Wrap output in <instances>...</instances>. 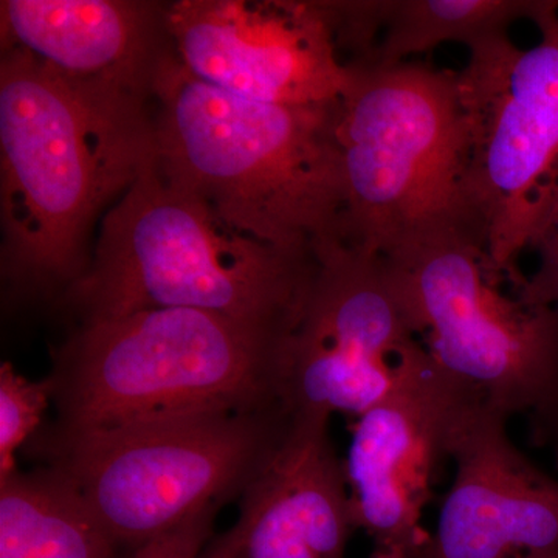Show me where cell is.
Returning a JSON list of instances; mask_svg holds the SVG:
<instances>
[{
	"mask_svg": "<svg viewBox=\"0 0 558 558\" xmlns=\"http://www.w3.org/2000/svg\"><path fill=\"white\" fill-rule=\"evenodd\" d=\"M153 97L0 58V275L17 306H62L98 216L154 160Z\"/></svg>",
	"mask_w": 558,
	"mask_h": 558,
	"instance_id": "cell-1",
	"label": "cell"
},
{
	"mask_svg": "<svg viewBox=\"0 0 558 558\" xmlns=\"http://www.w3.org/2000/svg\"><path fill=\"white\" fill-rule=\"evenodd\" d=\"M333 105L245 100L194 78L170 49L154 78V160L238 230L317 256L340 242L344 208Z\"/></svg>",
	"mask_w": 558,
	"mask_h": 558,
	"instance_id": "cell-2",
	"label": "cell"
},
{
	"mask_svg": "<svg viewBox=\"0 0 558 558\" xmlns=\"http://www.w3.org/2000/svg\"><path fill=\"white\" fill-rule=\"evenodd\" d=\"M315 266L238 230L153 160L102 216L89 269L61 307L76 323L196 310L289 330Z\"/></svg>",
	"mask_w": 558,
	"mask_h": 558,
	"instance_id": "cell-3",
	"label": "cell"
},
{
	"mask_svg": "<svg viewBox=\"0 0 558 558\" xmlns=\"http://www.w3.org/2000/svg\"><path fill=\"white\" fill-rule=\"evenodd\" d=\"M290 332L196 310L76 323L47 376L54 424L101 429L286 407Z\"/></svg>",
	"mask_w": 558,
	"mask_h": 558,
	"instance_id": "cell-4",
	"label": "cell"
},
{
	"mask_svg": "<svg viewBox=\"0 0 558 558\" xmlns=\"http://www.w3.org/2000/svg\"><path fill=\"white\" fill-rule=\"evenodd\" d=\"M347 69V89L333 105L341 244L388 256L440 233L483 242L465 196L458 72L421 62Z\"/></svg>",
	"mask_w": 558,
	"mask_h": 558,
	"instance_id": "cell-5",
	"label": "cell"
},
{
	"mask_svg": "<svg viewBox=\"0 0 558 558\" xmlns=\"http://www.w3.org/2000/svg\"><path fill=\"white\" fill-rule=\"evenodd\" d=\"M290 422L282 405L101 429L50 422L24 450L72 484L117 546L135 550L241 498Z\"/></svg>",
	"mask_w": 558,
	"mask_h": 558,
	"instance_id": "cell-6",
	"label": "cell"
},
{
	"mask_svg": "<svg viewBox=\"0 0 558 558\" xmlns=\"http://www.w3.org/2000/svg\"><path fill=\"white\" fill-rule=\"evenodd\" d=\"M380 258L436 365L490 409L526 418L558 465L557 307L524 300L472 234H436Z\"/></svg>",
	"mask_w": 558,
	"mask_h": 558,
	"instance_id": "cell-7",
	"label": "cell"
},
{
	"mask_svg": "<svg viewBox=\"0 0 558 558\" xmlns=\"http://www.w3.org/2000/svg\"><path fill=\"white\" fill-rule=\"evenodd\" d=\"M534 24L537 46L488 39L458 70L465 196L488 258L510 281L523 277L521 253L558 199V2Z\"/></svg>",
	"mask_w": 558,
	"mask_h": 558,
	"instance_id": "cell-8",
	"label": "cell"
},
{
	"mask_svg": "<svg viewBox=\"0 0 558 558\" xmlns=\"http://www.w3.org/2000/svg\"><path fill=\"white\" fill-rule=\"evenodd\" d=\"M417 341L384 258L325 245L289 336L286 407L362 416L387 395Z\"/></svg>",
	"mask_w": 558,
	"mask_h": 558,
	"instance_id": "cell-9",
	"label": "cell"
},
{
	"mask_svg": "<svg viewBox=\"0 0 558 558\" xmlns=\"http://www.w3.org/2000/svg\"><path fill=\"white\" fill-rule=\"evenodd\" d=\"M478 403L418 340L400 360L387 395L357 417L344 469L355 527L373 538V558L421 554L429 538L422 510Z\"/></svg>",
	"mask_w": 558,
	"mask_h": 558,
	"instance_id": "cell-10",
	"label": "cell"
},
{
	"mask_svg": "<svg viewBox=\"0 0 558 558\" xmlns=\"http://www.w3.org/2000/svg\"><path fill=\"white\" fill-rule=\"evenodd\" d=\"M165 21L182 68L236 97L328 106L347 89V62L317 0H178Z\"/></svg>",
	"mask_w": 558,
	"mask_h": 558,
	"instance_id": "cell-11",
	"label": "cell"
},
{
	"mask_svg": "<svg viewBox=\"0 0 558 558\" xmlns=\"http://www.w3.org/2000/svg\"><path fill=\"white\" fill-rule=\"evenodd\" d=\"M509 417L478 403L451 450L453 486L417 558L558 553V481L509 438Z\"/></svg>",
	"mask_w": 558,
	"mask_h": 558,
	"instance_id": "cell-12",
	"label": "cell"
},
{
	"mask_svg": "<svg viewBox=\"0 0 558 558\" xmlns=\"http://www.w3.org/2000/svg\"><path fill=\"white\" fill-rule=\"evenodd\" d=\"M330 416L292 414L284 439L240 498L208 558H347L357 531Z\"/></svg>",
	"mask_w": 558,
	"mask_h": 558,
	"instance_id": "cell-13",
	"label": "cell"
},
{
	"mask_svg": "<svg viewBox=\"0 0 558 558\" xmlns=\"http://www.w3.org/2000/svg\"><path fill=\"white\" fill-rule=\"evenodd\" d=\"M165 5L135 0H2V50L25 51L68 78L98 81L153 97L157 70L171 49Z\"/></svg>",
	"mask_w": 558,
	"mask_h": 558,
	"instance_id": "cell-14",
	"label": "cell"
},
{
	"mask_svg": "<svg viewBox=\"0 0 558 558\" xmlns=\"http://www.w3.org/2000/svg\"><path fill=\"white\" fill-rule=\"evenodd\" d=\"M117 548L54 470L17 469L0 480V558H116Z\"/></svg>",
	"mask_w": 558,
	"mask_h": 558,
	"instance_id": "cell-15",
	"label": "cell"
},
{
	"mask_svg": "<svg viewBox=\"0 0 558 558\" xmlns=\"http://www.w3.org/2000/svg\"><path fill=\"white\" fill-rule=\"evenodd\" d=\"M548 0H380V33L368 60L388 68L446 43L478 46L508 35L520 20L534 22Z\"/></svg>",
	"mask_w": 558,
	"mask_h": 558,
	"instance_id": "cell-16",
	"label": "cell"
},
{
	"mask_svg": "<svg viewBox=\"0 0 558 558\" xmlns=\"http://www.w3.org/2000/svg\"><path fill=\"white\" fill-rule=\"evenodd\" d=\"M51 398L49 377L28 380L10 362L0 365V480L16 472L14 454L43 427Z\"/></svg>",
	"mask_w": 558,
	"mask_h": 558,
	"instance_id": "cell-17",
	"label": "cell"
},
{
	"mask_svg": "<svg viewBox=\"0 0 558 558\" xmlns=\"http://www.w3.org/2000/svg\"><path fill=\"white\" fill-rule=\"evenodd\" d=\"M529 248L537 253V270L531 277L512 282V286L524 300L558 310V199L532 238Z\"/></svg>",
	"mask_w": 558,
	"mask_h": 558,
	"instance_id": "cell-18",
	"label": "cell"
},
{
	"mask_svg": "<svg viewBox=\"0 0 558 558\" xmlns=\"http://www.w3.org/2000/svg\"><path fill=\"white\" fill-rule=\"evenodd\" d=\"M216 515L218 512L197 517L185 526L135 549L131 558H208L201 557V550L211 537Z\"/></svg>",
	"mask_w": 558,
	"mask_h": 558,
	"instance_id": "cell-19",
	"label": "cell"
},
{
	"mask_svg": "<svg viewBox=\"0 0 558 558\" xmlns=\"http://www.w3.org/2000/svg\"><path fill=\"white\" fill-rule=\"evenodd\" d=\"M517 558H558V553L526 554Z\"/></svg>",
	"mask_w": 558,
	"mask_h": 558,
	"instance_id": "cell-20",
	"label": "cell"
}]
</instances>
